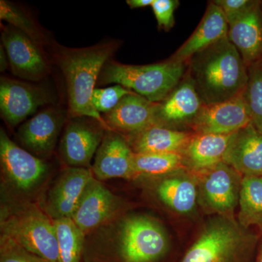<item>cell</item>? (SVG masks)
<instances>
[{
	"instance_id": "cell-1",
	"label": "cell",
	"mask_w": 262,
	"mask_h": 262,
	"mask_svg": "<svg viewBox=\"0 0 262 262\" xmlns=\"http://www.w3.org/2000/svg\"><path fill=\"white\" fill-rule=\"evenodd\" d=\"M186 75L206 105L224 102L244 94L247 65L226 37L188 60Z\"/></svg>"
},
{
	"instance_id": "cell-2",
	"label": "cell",
	"mask_w": 262,
	"mask_h": 262,
	"mask_svg": "<svg viewBox=\"0 0 262 262\" xmlns=\"http://www.w3.org/2000/svg\"><path fill=\"white\" fill-rule=\"evenodd\" d=\"M118 46L112 41L82 48L59 46L57 53V61L67 84L69 115L95 119L107 130H111L94 108L91 97L103 66Z\"/></svg>"
},
{
	"instance_id": "cell-3",
	"label": "cell",
	"mask_w": 262,
	"mask_h": 262,
	"mask_svg": "<svg viewBox=\"0 0 262 262\" xmlns=\"http://www.w3.org/2000/svg\"><path fill=\"white\" fill-rule=\"evenodd\" d=\"M257 234L234 215H215L203 227L182 262H248Z\"/></svg>"
},
{
	"instance_id": "cell-4",
	"label": "cell",
	"mask_w": 262,
	"mask_h": 262,
	"mask_svg": "<svg viewBox=\"0 0 262 262\" xmlns=\"http://www.w3.org/2000/svg\"><path fill=\"white\" fill-rule=\"evenodd\" d=\"M187 68V63L171 58L141 66L108 61L103 66L97 84H120L151 102L159 103L180 83Z\"/></svg>"
},
{
	"instance_id": "cell-5",
	"label": "cell",
	"mask_w": 262,
	"mask_h": 262,
	"mask_svg": "<svg viewBox=\"0 0 262 262\" xmlns=\"http://www.w3.org/2000/svg\"><path fill=\"white\" fill-rule=\"evenodd\" d=\"M2 235L48 262H60L53 220L34 205L23 206L2 216Z\"/></svg>"
},
{
	"instance_id": "cell-6",
	"label": "cell",
	"mask_w": 262,
	"mask_h": 262,
	"mask_svg": "<svg viewBox=\"0 0 262 262\" xmlns=\"http://www.w3.org/2000/svg\"><path fill=\"white\" fill-rule=\"evenodd\" d=\"M169 249V239L159 222L146 215L127 217L118 236L119 254L124 262H155Z\"/></svg>"
},
{
	"instance_id": "cell-7",
	"label": "cell",
	"mask_w": 262,
	"mask_h": 262,
	"mask_svg": "<svg viewBox=\"0 0 262 262\" xmlns=\"http://www.w3.org/2000/svg\"><path fill=\"white\" fill-rule=\"evenodd\" d=\"M196 176L198 204L203 210L215 215H233L244 177L225 162Z\"/></svg>"
},
{
	"instance_id": "cell-8",
	"label": "cell",
	"mask_w": 262,
	"mask_h": 262,
	"mask_svg": "<svg viewBox=\"0 0 262 262\" xmlns=\"http://www.w3.org/2000/svg\"><path fill=\"white\" fill-rule=\"evenodd\" d=\"M2 41L13 75L29 81L42 80L50 73L41 46L20 30L8 25L2 32Z\"/></svg>"
},
{
	"instance_id": "cell-9",
	"label": "cell",
	"mask_w": 262,
	"mask_h": 262,
	"mask_svg": "<svg viewBox=\"0 0 262 262\" xmlns=\"http://www.w3.org/2000/svg\"><path fill=\"white\" fill-rule=\"evenodd\" d=\"M0 160L5 177L20 191L31 190L47 173L44 160L17 145L3 129L0 131Z\"/></svg>"
},
{
	"instance_id": "cell-10",
	"label": "cell",
	"mask_w": 262,
	"mask_h": 262,
	"mask_svg": "<svg viewBox=\"0 0 262 262\" xmlns=\"http://www.w3.org/2000/svg\"><path fill=\"white\" fill-rule=\"evenodd\" d=\"M106 130L95 119L73 117L62 136L60 144L62 158L71 166L88 168Z\"/></svg>"
},
{
	"instance_id": "cell-11",
	"label": "cell",
	"mask_w": 262,
	"mask_h": 262,
	"mask_svg": "<svg viewBox=\"0 0 262 262\" xmlns=\"http://www.w3.org/2000/svg\"><path fill=\"white\" fill-rule=\"evenodd\" d=\"M50 101L49 94L37 86L6 77L0 80L1 115L10 126H17Z\"/></svg>"
},
{
	"instance_id": "cell-12",
	"label": "cell",
	"mask_w": 262,
	"mask_h": 262,
	"mask_svg": "<svg viewBox=\"0 0 262 262\" xmlns=\"http://www.w3.org/2000/svg\"><path fill=\"white\" fill-rule=\"evenodd\" d=\"M203 105L192 81L185 74L171 93L158 103L156 125L173 130L191 129Z\"/></svg>"
},
{
	"instance_id": "cell-13",
	"label": "cell",
	"mask_w": 262,
	"mask_h": 262,
	"mask_svg": "<svg viewBox=\"0 0 262 262\" xmlns=\"http://www.w3.org/2000/svg\"><path fill=\"white\" fill-rule=\"evenodd\" d=\"M251 123L242 96L224 102L203 105L193 123L194 134L229 135Z\"/></svg>"
},
{
	"instance_id": "cell-14",
	"label": "cell",
	"mask_w": 262,
	"mask_h": 262,
	"mask_svg": "<svg viewBox=\"0 0 262 262\" xmlns=\"http://www.w3.org/2000/svg\"><path fill=\"white\" fill-rule=\"evenodd\" d=\"M64 113L57 107H49L22 124L17 139L27 151L37 158L51 154L65 120Z\"/></svg>"
},
{
	"instance_id": "cell-15",
	"label": "cell",
	"mask_w": 262,
	"mask_h": 262,
	"mask_svg": "<svg viewBox=\"0 0 262 262\" xmlns=\"http://www.w3.org/2000/svg\"><path fill=\"white\" fill-rule=\"evenodd\" d=\"M94 179V173L89 168L66 169L48 194L46 203L48 216L53 220L72 218L86 187Z\"/></svg>"
},
{
	"instance_id": "cell-16",
	"label": "cell",
	"mask_w": 262,
	"mask_h": 262,
	"mask_svg": "<svg viewBox=\"0 0 262 262\" xmlns=\"http://www.w3.org/2000/svg\"><path fill=\"white\" fill-rule=\"evenodd\" d=\"M134 155L123 136L115 131L106 130L96 154L93 173L100 180L135 178Z\"/></svg>"
},
{
	"instance_id": "cell-17",
	"label": "cell",
	"mask_w": 262,
	"mask_h": 262,
	"mask_svg": "<svg viewBox=\"0 0 262 262\" xmlns=\"http://www.w3.org/2000/svg\"><path fill=\"white\" fill-rule=\"evenodd\" d=\"M157 108L158 103L131 91L103 119L110 130L131 135L156 125Z\"/></svg>"
},
{
	"instance_id": "cell-18",
	"label": "cell",
	"mask_w": 262,
	"mask_h": 262,
	"mask_svg": "<svg viewBox=\"0 0 262 262\" xmlns=\"http://www.w3.org/2000/svg\"><path fill=\"white\" fill-rule=\"evenodd\" d=\"M227 37L248 67L262 59V1L255 0L244 14L229 24Z\"/></svg>"
},
{
	"instance_id": "cell-19",
	"label": "cell",
	"mask_w": 262,
	"mask_h": 262,
	"mask_svg": "<svg viewBox=\"0 0 262 262\" xmlns=\"http://www.w3.org/2000/svg\"><path fill=\"white\" fill-rule=\"evenodd\" d=\"M156 192L162 203L178 214L191 215L198 204V178L187 169L160 177Z\"/></svg>"
},
{
	"instance_id": "cell-20",
	"label": "cell",
	"mask_w": 262,
	"mask_h": 262,
	"mask_svg": "<svg viewBox=\"0 0 262 262\" xmlns=\"http://www.w3.org/2000/svg\"><path fill=\"white\" fill-rule=\"evenodd\" d=\"M118 205L116 196L94 179L86 187L72 219L85 233L110 219Z\"/></svg>"
},
{
	"instance_id": "cell-21",
	"label": "cell",
	"mask_w": 262,
	"mask_h": 262,
	"mask_svg": "<svg viewBox=\"0 0 262 262\" xmlns=\"http://www.w3.org/2000/svg\"><path fill=\"white\" fill-rule=\"evenodd\" d=\"M243 177L262 176V134L250 123L234 134L224 161Z\"/></svg>"
},
{
	"instance_id": "cell-22",
	"label": "cell",
	"mask_w": 262,
	"mask_h": 262,
	"mask_svg": "<svg viewBox=\"0 0 262 262\" xmlns=\"http://www.w3.org/2000/svg\"><path fill=\"white\" fill-rule=\"evenodd\" d=\"M228 29V23L223 11L214 2H210L194 32L170 58L187 63L196 53L227 37Z\"/></svg>"
},
{
	"instance_id": "cell-23",
	"label": "cell",
	"mask_w": 262,
	"mask_h": 262,
	"mask_svg": "<svg viewBox=\"0 0 262 262\" xmlns=\"http://www.w3.org/2000/svg\"><path fill=\"white\" fill-rule=\"evenodd\" d=\"M233 136L194 134L181 153L184 167L199 174L222 163Z\"/></svg>"
},
{
	"instance_id": "cell-24",
	"label": "cell",
	"mask_w": 262,
	"mask_h": 262,
	"mask_svg": "<svg viewBox=\"0 0 262 262\" xmlns=\"http://www.w3.org/2000/svg\"><path fill=\"white\" fill-rule=\"evenodd\" d=\"M194 135L192 131L173 130L151 125L140 132L127 135L133 151L141 153H182Z\"/></svg>"
},
{
	"instance_id": "cell-25",
	"label": "cell",
	"mask_w": 262,
	"mask_h": 262,
	"mask_svg": "<svg viewBox=\"0 0 262 262\" xmlns=\"http://www.w3.org/2000/svg\"><path fill=\"white\" fill-rule=\"evenodd\" d=\"M237 220L247 228H262V176L243 177Z\"/></svg>"
},
{
	"instance_id": "cell-26",
	"label": "cell",
	"mask_w": 262,
	"mask_h": 262,
	"mask_svg": "<svg viewBox=\"0 0 262 262\" xmlns=\"http://www.w3.org/2000/svg\"><path fill=\"white\" fill-rule=\"evenodd\" d=\"M136 177H160L186 169L180 153H141L134 155Z\"/></svg>"
},
{
	"instance_id": "cell-27",
	"label": "cell",
	"mask_w": 262,
	"mask_h": 262,
	"mask_svg": "<svg viewBox=\"0 0 262 262\" xmlns=\"http://www.w3.org/2000/svg\"><path fill=\"white\" fill-rule=\"evenodd\" d=\"M53 221L56 229L60 262H80L84 232L72 218Z\"/></svg>"
},
{
	"instance_id": "cell-28",
	"label": "cell",
	"mask_w": 262,
	"mask_h": 262,
	"mask_svg": "<svg viewBox=\"0 0 262 262\" xmlns=\"http://www.w3.org/2000/svg\"><path fill=\"white\" fill-rule=\"evenodd\" d=\"M248 79L243 97L251 123L262 134V59L248 67Z\"/></svg>"
},
{
	"instance_id": "cell-29",
	"label": "cell",
	"mask_w": 262,
	"mask_h": 262,
	"mask_svg": "<svg viewBox=\"0 0 262 262\" xmlns=\"http://www.w3.org/2000/svg\"><path fill=\"white\" fill-rule=\"evenodd\" d=\"M0 18L23 32L39 46H42L47 41L44 33L31 17L10 2L0 1Z\"/></svg>"
},
{
	"instance_id": "cell-30",
	"label": "cell",
	"mask_w": 262,
	"mask_h": 262,
	"mask_svg": "<svg viewBox=\"0 0 262 262\" xmlns=\"http://www.w3.org/2000/svg\"><path fill=\"white\" fill-rule=\"evenodd\" d=\"M130 92V90L120 84L106 89H95L91 101L98 113L106 114L116 107L122 98Z\"/></svg>"
},
{
	"instance_id": "cell-31",
	"label": "cell",
	"mask_w": 262,
	"mask_h": 262,
	"mask_svg": "<svg viewBox=\"0 0 262 262\" xmlns=\"http://www.w3.org/2000/svg\"><path fill=\"white\" fill-rule=\"evenodd\" d=\"M0 262H48L34 253L29 252L14 241L1 235Z\"/></svg>"
},
{
	"instance_id": "cell-32",
	"label": "cell",
	"mask_w": 262,
	"mask_h": 262,
	"mask_svg": "<svg viewBox=\"0 0 262 262\" xmlns=\"http://www.w3.org/2000/svg\"><path fill=\"white\" fill-rule=\"evenodd\" d=\"M179 5L178 0H155L151 8L160 29L168 31L173 28L175 24L174 13Z\"/></svg>"
},
{
	"instance_id": "cell-33",
	"label": "cell",
	"mask_w": 262,
	"mask_h": 262,
	"mask_svg": "<svg viewBox=\"0 0 262 262\" xmlns=\"http://www.w3.org/2000/svg\"><path fill=\"white\" fill-rule=\"evenodd\" d=\"M230 24L241 16L254 3L255 0H215Z\"/></svg>"
},
{
	"instance_id": "cell-34",
	"label": "cell",
	"mask_w": 262,
	"mask_h": 262,
	"mask_svg": "<svg viewBox=\"0 0 262 262\" xmlns=\"http://www.w3.org/2000/svg\"><path fill=\"white\" fill-rule=\"evenodd\" d=\"M155 0H127V4L130 9H138V8H146L151 6Z\"/></svg>"
},
{
	"instance_id": "cell-35",
	"label": "cell",
	"mask_w": 262,
	"mask_h": 262,
	"mask_svg": "<svg viewBox=\"0 0 262 262\" xmlns=\"http://www.w3.org/2000/svg\"><path fill=\"white\" fill-rule=\"evenodd\" d=\"M10 67L9 59L3 44L0 45V71L5 72Z\"/></svg>"
},
{
	"instance_id": "cell-36",
	"label": "cell",
	"mask_w": 262,
	"mask_h": 262,
	"mask_svg": "<svg viewBox=\"0 0 262 262\" xmlns=\"http://www.w3.org/2000/svg\"><path fill=\"white\" fill-rule=\"evenodd\" d=\"M256 262H262V241L261 245H260L259 251H258L257 259Z\"/></svg>"
}]
</instances>
